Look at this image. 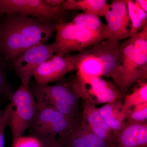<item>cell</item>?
<instances>
[{
	"instance_id": "obj_1",
	"label": "cell",
	"mask_w": 147,
	"mask_h": 147,
	"mask_svg": "<svg viewBox=\"0 0 147 147\" xmlns=\"http://www.w3.org/2000/svg\"><path fill=\"white\" fill-rule=\"evenodd\" d=\"M0 24V54L13 62L30 48L44 44L55 30L54 22L42 23L36 18L5 14Z\"/></svg>"
},
{
	"instance_id": "obj_2",
	"label": "cell",
	"mask_w": 147,
	"mask_h": 147,
	"mask_svg": "<svg viewBox=\"0 0 147 147\" xmlns=\"http://www.w3.org/2000/svg\"><path fill=\"white\" fill-rule=\"evenodd\" d=\"M120 68L115 84L122 96L135 83L147 76V26L119 45Z\"/></svg>"
},
{
	"instance_id": "obj_3",
	"label": "cell",
	"mask_w": 147,
	"mask_h": 147,
	"mask_svg": "<svg viewBox=\"0 0 147 147\" xmlns=\"http://www.w3.org/2000/svg\"><path fill=\"white\" fill-rule=\"evenodd\" d=\"M77 63L76 76L106 77L115 83L120 68L119 45L107 39L98 45L75 55Z\"/></svg>"
},
{
	"instance_id": "obj_4",
	"label": "cell",
	"mask_w": 147,
	"mask_h": 147,
	"mask_svg": "<svg viewBox=\"0 0 147 147\" xmlns=\"http://www.w3.org/2000/svg\"><path fill=\"white\" fill-rule=\"evenodd\" d=\"M56 40L53 43L56 55L64 57L98 45L108 38L107 34L90 30L61 20L55 24Z\"/></svg>"
},
{
	"instance_id": "obj_5",
	"label": "cell",
	"mask_w": 147,
	"mask_h": 147,
	"mask_svg": "<svg viewBox=\"0 0 147 147\" xmlns=\"http://www.w3.org/2000/svg\"><path fill=\"white\" fill-rule=\"evenodd\" d=\"M13 109L7 123L11 131L12 143L23 136L30 127L37 110V104L29 85L21 84L10 100Z\"/></svg>"
},
{
	"instance_id": "obj_6",
	"label": "cell",
	"mask_w": 147,
	"mask_h": 147,
	"mask_svg": "<svg viewBox=\"0 0 147 147\" xmlns=\"http://www.w3.org/2000/svg\"><path fill=\"white\" fill-rule=\"evenodd\" d=\"M66 10L63 7L50 5L46 0H0V12L36 18L42 23L63 20Z\"/></svg>"
},
{
	"instance_id": "obj_7",
	"label": "cell",
	"mask_w": 147,
	"mask_h": 147,
	"mask_svg": "<svg viewBox=\"0 0 147 147\" xmlns=\"http://www.w3.org/2000/svg\"><path fill=\"white\" fill-rule=\"evenodd\" d=\"M69 83L79 98L95 105L117 101L123 96L115 85L101 77L76 76Z\"/></svg>"
},
{
	"instance_id": "obj_8",
	"label": "cell",
	"mask_w": 147,
	"mask_h": 147,
	"mask_svg": "<svg viewBox=\"0 0 147 147\" xmlns=\"http://www.w3.org/2000/svg\"><path fill=\"white\" fill-rule=\"evenodd\" d=\"M35 84L56 110L68 117H78L79 98L69 83L53 86Z\"/></svg>"
},
{
	"instance_id": "obj_9",
	"label": "cell",
	"mask_w": 147,
	"mask_h": 147,
	"mask_svg": "<svg viewBox=\"0 0 147 147\" xmlns=\"http://www.w3.org/2000/svg\"><path fill=\"white\" fill-rule=\"evenodd\" d=\"M55 54L53 43L41 44L30 48L13 61V67L21 84L29 85L36 69Z\"/></svg>"
},
{
	"instance_id": "obj_10",
	"label": "cell",
	"mask_w": 147,
	"mask_h": 147,
	"mask_svg": "<svg viewBox=\"0 0 147 147\" xmlns=\"http://www.w3.org/2000/svg\"><path fill=\"white\" fill-rule=\"evenodd\" d=\"M105 16L107 21V40L116 45L120 41L128 38V27L129 19L127 12V0H113Z\"/></svg>"
},
{
	"instance_id": "obj_11",
	"label": "cell",
	"mask_w": 147,
	"mask_h": 147,
	"mask_svg": "<svg viewBox=\"0 0 147 147\" xmlns=\"http://www.w3.org/2000/svg\"><path fill=\"white\" fill-rule=\"evenodd\" d=\"M76 69L75 55L61 57L55 55L40 66L34 76L38 84L47 85L51 82L60 80Z\"/></svg>"
},
{
	"instance_id": "obj_12",
	"label": "cell",
	"mask_w": 147,
	"mask_h": 147,
	"mask_svg": "<svg viewBox=\"0 0 147 147\" xmlns=\"http://www.w3.org/2000/svg\"><path fill=\"white\" fill-rule=\"evenodd\" d=\"M61 147H112L98 137L81 119L68 134L57 138Z\"/></svg>"
},
{
	"instance_id": "obj_13",
	"label": "cell",
	"mask_w": 147,
	"mask_h": 147,
	"mask_svg": "<svg viewBox=\"0 0 147 147\" xmlns=\"http://www.w3.org/2000/svg\"><path fill=\"white\" fill-rule=\"evenodd\" d=\"M82 120L96 135L108 143L112 147H115V138L113 131L102 118L98 108L91 102L84 101Z\"/></svg>"
},
{
	"instance_id": "obj_14",
	"label": "cell",
	"mask_w": 147,
	"mask_h": 147,
	"mask_svg": "<svg viewBox=\"0 0 147 147\" xmlns=\"http://www.w3.org/2000/svg\"><path fill=\"white\" fill-rule=\"evenodd\" d=\"M115 147L147 146V123L125 122L115 136Z\"/></svg>"
},
{
	"instance_id": "obj_15",
	"label": "cell",
	"mask_w": 147,
	"mask_h": 147,
	"mask_svg": "<svg viewBox=\"0 0 147 147\" xmlns=\"http://www.w3.org/2000/svg\"><path fill=\"white\" fill-rule=\"evenodd\" d=\"M99 113L116 135L125 125V110L119 100L108 102L98 108Z\"/></svg>"
},
{
	"instance_id": "obj_16",
	"label": "cell",
	"mask_w": 147,
	"mask_h": 147,
	"mask_svg": "<svg viewBox=\"0 0 147 147\" xmlns=\"http://www.w3.org/2000/svg\"><path fill=\"white\" fill-rule=\"evenodd\" d=\"M62 7L66 11L80 9L98 18L105 17L110 9L106 0H66Z\"/></svg>"
},
{
	"instance_id": "obj_17",
	"label": "cell",
	"mask_w": 147,
	"mask_h": 147,
	"mask_svg": "<svg viewBox=\"0 0 147 147\" xmlns=\"http://www.w3.org/2000/svg\"><path fill=\"white\" fill-rule=\"evenodd\" d=\"M127 6L129 21H131L129 33L132 36L147 26V13L131 0H127Z\"/></svg>"
},
{
	"instance_id": "obj_18",
	"label": "cell",
	"mask_w": 147,
	"mask_h": 147,
	"mask_svg": "<svg viewBox=\"0 0 147 147\" xmlns=\"http://www.w3.org/2000/svg\"><path fill=\"white\" fill-rule=\"evenodd\" d=\"M71 22L72 24L81 26L90 30L105 33L107 34L106 24L102 23L99 18L91 14L82 12L77 14Z\"/></svg>"
},
{
	"instance_id": "obj_19",
	"label": "cell",
	"mask_w": 147,
	"mask_h": 147,
	"mask_svg": "<svg viewBox=\"0 0 147 147\" xmlns=\"http://www.w3.org/2000/svg\"><path fill=\"white\" fill-rule=\"evenodd\" d=\"M139 84L131 93L125 96L123 103L125 110L131 106L147 102V82H143Z\"/></svg>"
},
{
	"instance_id": "obj_20",
	"label": "cell",
	"mask_w": 147,
	"mask_h": 147,
	"mask_svg": "<svg viewBox=\"0 0 147 147\" xmlns=\"http://www.w3.org/2000/svg\"><path fill=\"white\" fill-rule=\"evenodd\" d=\"M125 116L127 122H147V102L127 108Z\"/></svg>"
},
{
	"instance_id": "obj_21",
	"label": "cell",
	"mask_w": 147,
	"mask_h": 147,
	"mask_svg": "<svg viewBox=\"0 0 147 147\" xmlns=\"http://www.w3.org/2000/svg\"><path fill=\"white\" fill-rule=\"evenodd\" d=\"M6 62L0 54V96L10 100L13 93L6 74Z\"/></svg>"
},
{
	"instance_id": "obj_22",
	"label": "cell",
	"mask_w": 147,
	"mask_h": 147,
	"mask_svg": "<svg viewBox=\"0 0 147 147\" xmlns=\"http://www.w3.org/2000/svg\"><path fill=\"white\" fill-rule=\"evenodd\" d=\"M12 109L13 105L10 102L7 105L0 119V147H5V131Z\"/></svg>"
},
{
	"instance_id": "obj_23",
	"label": "cell",
	"mask_w": 147,
	"mask_h": 147,
	"mask_svg": "<svg viewBox=\"0 0 147 147\" xmlns=\"http://www.w3.org/2000/svg\"><path fill=\"white\" fill-rule=\"evenodd\" d=\"M11 147H44L41 141L34 137L22 136L12 143Z\"/></svg>"
},
{
	"instance_id": "obj_24",
	"label": "cell",
	"mask_w": 147,
	"mask_h": 147,
	"mask_svg": "<svg viewBox=\"0 0 147 147\" xmlns=\"http://www.w3.org/2000/svg\"><path fill=\"white\" fill-rule=\"evenodd\" d=\"M47 3L54 7H62L63 0H46Z\"/></svg>"
},
{
	"instance_id": "obj_25",
	"label": "cell",
	"mask_w": 147,
	"mask_h": 147,
	"mask_svg": "<svg viewBox=\"0 0 147 147\" xmlns=\"http://www.w3.org/2000/svg\"><path fill=\"white\" fill-rule=\"evenodd\" d=\"M135 2L143 10L147 12V0H136Z\"/></svg>"
},
{
	"instance_id": "obj_26",
	"label": "cell",
	"mask_w": 147,
	"mask_h": 147,
	"mask_svg": "<svg viewBox=\"0 0 147 147\" xmlns=\"http://www.w3.org/2000/svg\"><path fill=\"white\" fill-rule=\"evenodd\" d=\"M44 147H61L57 139L53 142H49L43 145Z\"/></svg>"
},
{
	"instance_id": "obj_27",
	"label": "cell",
	"mask_w": 147,
	"mask_h": 147,
	"mask_svg": "<svg viewBox=\"0 0 147 147\" xmlns=\"http://www.w3.org/2000/svg\"><path fill=\"white\" fill-rule=\"evenodd\" d=\"M3 114V111L2 110L1 106V102L0 101V119L1 117Z\"/></svg>"
},
{
	"instance_id": "obj_28",
	"label": "cell",
	"mask_w": 147,
	"mask_h": 147,
	"mask_svg": "<svg viewBox=\"0 0 147 147\" xmlns=\"http://www.w3.org/2000/svg\"><path fill=\"white\" fill-rule=\"evenodd\" d=\"M3 15H4V14H3V13L0 12V24H1L2 20V16Z\"/></svg>"
},
{
	"instance_id": "obj_29",
	"label": "cell",
	"mask_w": 147,
	"mask_h": 147,
	"mask_svg": "<svg viewBox=\"0 0 147 147\" xmlns=\"http://www.w3.org/2000/svg\"><path fill=\"white\" fill-rule=\"evenodd\" d=\"M147 147V146H144V147Z\"/></svg>"
}]
</instances>
